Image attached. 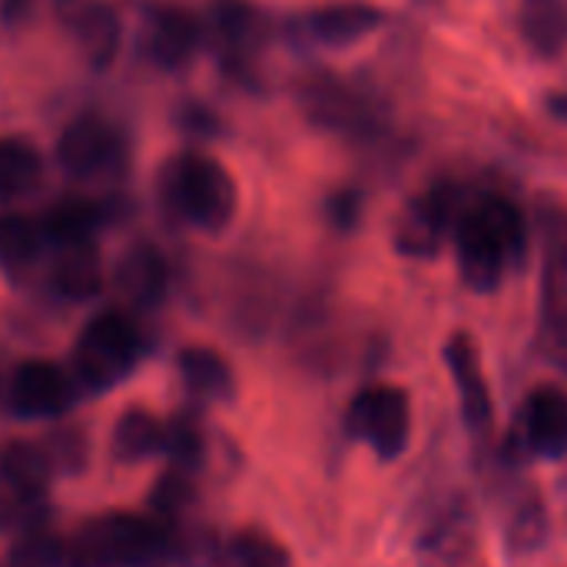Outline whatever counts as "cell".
<instances>
[{"label": "cell", "mask_w": 567, "mask_h": 567, "mask_svg": "<svg viewBox=\"0 0 567 567\" xmlns=\"http://www.w3.org/2000/svg\"><path fill=\"white\" fill-rule=\"evenodd\" d=\"M159 193L166 206L199 229H223L236 213V183L209 156H173L159 173Z\"/></svg>", "instance_id": "6da1fadb"}, {"label": "cell", "mask_w": 567, "mask_h": 567, "mask_svg": "<svg viewBox=\"0 0 567 567\" xmlns=\"http://www.w3.org/2000/svg\"><path fill=\"white\" fill-rule=\"evenodd\" d=\"M169 555V535L136 515H100L76 535L86 567H153Z\"/></svg>", "instance_id": "7a4b0ae2"}, {"label": "cell", "mask_w": 567, "mask_h": 567, "mask_svg": "<svg viewBox=\"0 0 567 567\" xmlns=\"http://www.w3.org/2000/svg\"><path fill=\"white\" fill-rule=\"evenodd\" d=\"M140 355V336L123 312H100L80 336L73 349V365L83 385L110 389L116 385Z\"/></svg>", "instance_id": "3957f363"}, {"label": "cell", "mask_w": 567, "mask_h": 567, "mask_svg": "<svg viewBox=\"0 0 567 567\" xmlns=\"http://www.w3.org/2000/svg\"><path fill=\"white\" fill-rule=\"evenodd\" d=\"M346 432L365 445L385 462L399 458L409 445L412 432V412L409 395L399 385H369L355 392L346 412Z\"/></svg>", "instance_id": "277c9868"}, {"label": "cell", "mask_w": 567, "mask_h": 567, "mask_svg": "<svg viewBox=\"0 0 567 567\" xmlns=\"http://www.w3.org/2000/svg\"><path fill=\"white\" fill-rule=\"evenodd\" d=\"M56 156L73 176H106L123 166V143L100 116H76L56 146Z\"/></svg>", "instance_id": "5b68a950"}, {"label": "cell", "mask_w": 567, "mask_h": 567, "mask_svg": "<svg viewBox=\"0 0 567 567\" xmlns=\"http://www.w3.org/2000/svg\"><path fill=\"white\" fill-rule=\"evenodd\" d=\"M422 567H482L478 525L468 502H452L419 542Z\"/></svg>", "instance_id": "8992f818"}, {"label": "cell", "mask_w": 567, "mask_h": 567, "mask_svg": "<svg viewBox=\"0 0 567 567\" xmlns=\"http://www.w3.org/2000/svg\"><path fill=\"white\" fill-rule=\"evenodd\" d=\"M56 17L93 66H110L120 50V17L103 0H56Z\"/></svg>", "instance_id": "52a82bcc"}, {"label": "cell", "mask_w": 567, "mask_h": 567, "mask_svg": "<svg viewBox=\"0 0 567 567\" xmlns=\"http://www.w3.org/2000/svg\"><path fill=\"white\" fill-rule=\"evenodd\" d=\"M515 435V432H512ZM525 452L538 458H565L567 455V392L555 385H542L528 395L522 409V425L515 435Z\"/></svg>", "instance_id": "ba28073f"}, {"label": "cell", "mask_w": 567, "mask_h": 567, "mask_svg": "<svg viewBox=\"0 0 567 567\" xmlns=\"http://www.w3.org/2000/svg\"><path fill=\"white\" fill-rule=\"evenodd\" d=\"M445 362L452 369V379L458 385V399H462V419L472 432H485L492 425L495 405H492V392L482 372V359H478V346L468 332H455L445 342Z\"/></svg>", "instance_id": "9c48e42d"}, {"label": "cell", "mask_w": 567, "mask_h": 567, "mask_svg": "<svg viewBox=\"0 0 567 567\" xmlns=\"http://www.w3.org/2000/svg\"><path fill=\"white\" fill-rule=\"evenodd\" d=\"M7 402L17 415H27V419L56 415L70 402V385L56 365L33 359L13 369L10 385H7Z\"/></svg>", "instance_id": "30bf717a"}, {"label": "cell", "mask_w": 567, "mask_h": 567, "mask_svg": "<svg viewBox=\"0 0 567 567\" xmlns=\"http://www.w3.org/2000/svg\"><path fill=\"white\" fill-rule=\"evenodd\" d=\"M449 223H452V206H449L445 193L419 196L402 209V216L395 223V249L405 256L429 259L442 249Z\"/></svg>", "instance_id": "8fae6325"}, {"label": "cell", "mask_w": 567, "mask_h": 567, "mask_svg": "<svg viewBox=\"0 0 567 567\" xmlns=\"http://www.w3.org/2000/svg\"><path fill=\"white\" fill-rule=\"evenodd\" d=\"M508 252L502 243L465 209L458 219V269L475 292H492L502 282Z\"/></svg>", "instance_id": "7c38bea8"}, {"label": "cell", "mask_w": 567, "mask_h": 567, "mask_svg": "<svg viewBox=\"0 0 567 567\" xmlns=\"http://www.w3.org/2000/svg\"><path fill=\"white\" fill-rule=\"evenodd\" d=\"M379 23H382V10L365 0L326 3L306 17L309 37H316L319 43H329V47H349V43L369 37Z\"/></svg>", "instance_id": "4fadbf2b"}, {"label": "cell", "mask_w": 567, "mask_h": 567, "mask_svg": "<svg viewBox=\"0 0 567 567\" xmlns=\"http://www.w3.org/2000/svg\"><path fill=\"white\" fill-rule=\"evenodd\" d=\"M199 47V23L179 7H159L146 27V50L163 66L186 63Z\"/></svg>", "instance_id": "5bb4252c"}, {"label": "cell", "mask_w": 567, "mask_h": 567, "mask_svg": "<svg viewBox=\"0 0 567 567\" xmlns=\"http://www.w3.org/2000/svg\"><path fill=\"white\" fill-rule=\"evenodd\" d=\"M116 286L136 302V306H153L166 292V262L150 243L130 246L120 262H116Z\"/></svg>", "instance_id": "9a60e30c"}, {"label": "cell", "mask_w": 567, "mask_h": 567, "mask_svg": "<svg viewBox=\"0 0 567 567\" xmlns=\"http://www.w3.org/2000/svg\"><path fill=\"white\" fill-rule=\"evenodd\" d=\"M53 286L66 299H93L103 289V262L100 252L83 239V243H66L60 246V256L53 262Z\"/></svg>", "instance_id": "2e32d148"}, {"label": "cell", "mask_w": 567, "mask_h": 567, "mask_svg": "<svg viewBox=\"0 0 567 567\" xmlns=\"http://www.w3.org/2000/svg\"><path fill=\"white\" fill-rule=\"evenodd\" d=\"M179 375L186 382V389L206 402H229L233 392H236V379H233V369L229 362L213 352V349H203V346H189L179 352Z\"/></svg>", "instance_id": "e0dca14e"}, {"label": "cell", "mask_w": 567, "mask_h": 567, "mask_svg": "<svg viewBox=\"0 0 567 567\" xmlns=\"http://www.w3.org/2000/svg\"><path fill=\"white\" fill-rule=\"evenodd\" d=\"M518 23L525 40L545 56L567 47V0H522Z\"/></svg>", "instance_id": "ac0fdd59"}, {"label": "cell", "mask_w": 567, "mask_h": 567, "mask_svg": "<svg viewBox=\"0 0 567 567\" xmlns=\"http://www.w3.org/2000/svg\"><path fill=\"white\" fill-rule=\"evenodd\" d=\"M50 472H53V458L37 449V445H27V442H13L0 452V478L20 495V498H30V495H40L43 485L50 482Z\"/></svg>", "instance_id": "d6986e66"}, {"label": "cell", "mask_w": 567, "mask_h": 567, "mask_svg": "<svg viewBox=\"0 0 567 567\" xmlns=\"http://www.w3.org/2000/svg\"><path fill=\"white\" fill-rule=\"evenodd\" d=\"M113 449L123 462H140L150 458L153 452L166 449V425L146 412V409H130L123 412V419L116 422L113 432Z\"/></svg>", "instance_id": "ffe728a7"}, {"label": "cell", "mask_w": 567, "mask_h": 567, "mask_svg": "<svg viewBox=\"0 0 567 567\" xmlns=\"http://www.w3.org/2000/svg\"><path fill=\"white\" fill-rule=\"evenodd\" d=\"M498 243L508 256H522L525 252V239H528V226H525V216L522 209L505 199V196H485L478 199L472 209H468Z\"/></svg>", "instance_id": "44dd1931"}, {"label": "cell", "mask_w": 567, "mask_h": 567, "mask_svg": "<svg viewBox=\"0 0 567 567\" xmlns=\"http://www.w3.org/2000/svg\"><path fill=\"white\" fill-rule=\"evenodd\" d=\"M43 176L40 153L17 136L0 140V196H20L33 189Z\"/></svg>", "instance_id": "7402d4cb"}, {"label": "cell", "mask_w": 567, "mask_h": 567, "mask_svg": "<svg viewBox=\"0 0 567 567\" xmlns=\"http://www.w3.org/2000/svg\"><path fill=\"white\" fill-rule=\"evenodd\" d=\"M40 243H43V229L23 216H13V213H3L0 216V266L7 272H27L40 252Z\"/></svg>", "instance_id": "603a6c76"}, {"label": "cell", "mask_w": 567, "mask_h": 567, "mask_svg": "<svg viewBox=\"0 0 567 567\" xmlns=\"http://www.w3.org/2000/svg\"><path fill=\"white\" fill-rule=\"evenodd\" d=\"M538 229L545 243V262H548V286L558 292L567 286V206L538 199Z\"/></svg>", "instance_id": "cb8c5ba5"}, {"label": "cell", "mask_w": 567, "mask_h": 567, "mask_svg": "<svg viewBox=\"0 0 567 567\" xmlns=\"http://www.w3.org/2000/svg\"><path fill=\"white\" fill-rule=\"evenodd\" d=\"M545 538H548V508L538 495H525L505 525V545L512 555L525 558V555L538 551L545 545Z\"/></svg>", "instance_id": "d4e9b609"}, {"label": "cell", "mask_w": 567, "mask_h": 567, "mask_svg": "<svg viewBox=\"0 0 567 567\" xmlns=\"http://www.w3.org/2000/svg\"><path fill=\"white\" fill-rule=\"evenodd\" d=\"M96 219H100V209H96L93 203L70 196V199H60V203H53V206L47 209L40 229H43V236H50L53 243L66 246V243H83V239L93 233Z\"/></svg>", "instance_id": "484cf974"}, {"label": "cell", "mask_w": 567, "mask_h": 567, "mask_svg": "<svg viewBox=\"0 0 567 567\" xmlns=\"http://www.w3.org/2000/svg\"><path fill=\"white\" fill-rule=\"evenodd\" d=\"M229 555L236 567H292L282 545L262 532H239L229 545Z\"/></svg>", "instance_id": "4316f807"}, {"label": "cell", "mask_w": 567, "mask_h": 567, "mask_svg": "<svg viewBox=\"0 0 567 567\" xmlns=\"http://www.w3.org/2000/svg\"><path fill=\"white\" fill-rule=\"evenodd\" d=\"M216 27L219 33L233 43V47H246L259 40V13L256 7H249L246 0H219L216 3Z\"/></svg>", "instance_id": "83f0119b"}, {"label": "cell", "mask_w": 567, "mask_h": 567, "mask_svg": "<svg viewBox=\"0 0 567 567\" xmlns=\"http://www.w3.org/2000/svg\"><path fill=\"white\" fill-rule=\"evenodd\" d=\"M166 449L173 452L179 468L196 465L199 455H203V429H199V422L193 415H179L173 425H166Z\"/></svg>", "instance_id": "f1b7e54d"}, {"label": "cell", "mask_w": 567, "mask_h": 567, "mask_svg": "<svg viewBox=\"0 0 567 567\" xmlns=\"http://www.w3.org/2000/svg\"><path fill=\"white\" fill-rule=\"evenodd\" d=\"M189 492H193V485H189V478L183 475V468H173V472H166V475L159 478V485L153 488V505H156V512H163V515H176V512L189 502Z\"/></svg>", "instance_id": "f546056e"}, {"label": "cell", "mask_w": 567, "mask_h": 567, "mask_svg": "<svg viewBox=\"0 0 567 567\" xmlns=\"http://www.w3.org/2000/svg\"><path fill=\"white\" fill-rule=\"evenodd\" d=\"M17 561L23 567H47L53 561V542H47V538H30V542L17 551Z\"/></svg>", "instance_id": "4dcf8cb0"}, {"label": "cell", "mask_w": 567, "mask_h": 567, "mask_svg": "<svg viewBox=\"0 0 567 567\" xmlns=\"http://www.w3.org/2000/svg\"><path fill=\"white\" fill-rule=\"evenodd\" d=\"M548 110H551L558 120H565L567 123V90H561V93H548Z\"/></svg>", "instance_id": "1f68e13d"}, {"label": "cell", "mask_w": 567, "mask_h": 567, "mask_svg": "<svg viewBox=\"0 0 567 567\" xmlns=\"http://www.w3.org/2000/svg\"><path fill=\"white\" fill-rule=\"evenodd\" d=\"M27 3H30V0H3V17L10 20V13H13V7H20V10H23Z\"/></svg>", "instance_id": "d6a6232c"}]
</instances>
